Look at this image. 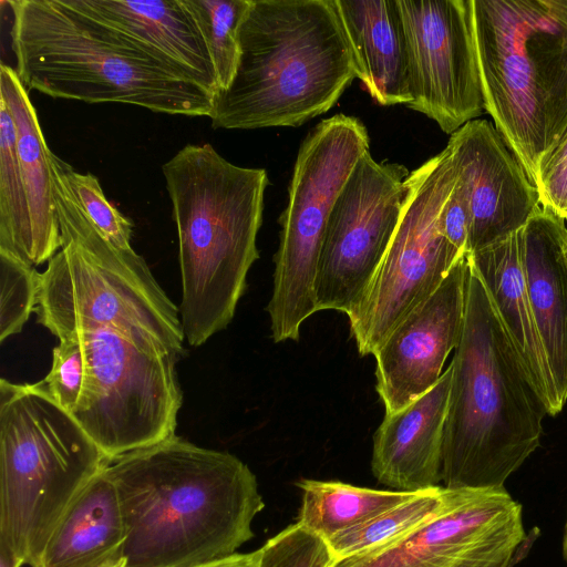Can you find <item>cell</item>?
Instances as JSON below:
<instances>
[{
    "mask_svg": "<svg viewBox=\"0 0 567 567\" xmlns=\"http://www.w3.org/2000/svg\"><path fill=\"white\" fill-rule=\"evenodd\" d=\"M364 124L342 113L320 121L301 142L279 217L274 289L267 311L275 342L298 340L317 312L315 282L331 209L360 157L369 151Z\"/></svg>",
    "mask_w": 567,
    "mask_h": 567,
    "instance_id": "9",
    "label": "cell"
},
{
    "mask_svg": "<svg viewBox=\"0 0 567 567\" xmlns=\"http://www.w3.org/2000/svg\"><path fill=\"white\" fill-rule=\"evenodd\" d=\"M410 172L365 152L327 221L315 282L317 311L350 316L364 299L399 225Z\"/></svg>",
    "mask_w": 567,
    "mask_h": 567,
    "instance_id": "12",
    "label": "cell"
},
{
    "mask_svg": "<svg viewBox=\"0 0 567 567\" xmlns=\"http://www.w3.org/2000/svg\"><path fill=\"white\" fill-rule=\"evenodd\" d=\"M0 254L33 266L32 225L12 115L0 100ZM34 267V266H33Z\"/></svg>",
    "mask_w": 567,
    "mask_h": 567,
    "instance_id": "26",
    "label": "cell"
},
{
    "mask_svg": "<svg viewBox=\"0 0 567 567\" xmlns=\"http://www.w3.org/2000/svg\"><path fill=\"white\" fill-rule=\"evenodd\" d=\"M61 249L41 272L38 322L61 339L73 331L110 328L150 349L184 355L179 309L134 249L111 244L80 208L64 161L49 152Z\"/></svg>",
    "mask_w": 567,
    "mask_h": 567,
    "instance_id": "6",
    "label": "cell"
},
{
    "mask_svg": "<svg viewBox=\"0 0 567 567\" xmlns=\"http://www.w3.org/2000/svg\"><path fill=\"white\" fill-rule=\"evenodd\" d=\"M447 145L467 190V254L520 230L542 207L537 188L492 122L466 123Z\"/></svg>",
    "mask_w": 567,
    "mask_h": 567,
    "instance_id": "16",
    "label": "cell"
},
{
    "mask_svg": "<svg viewBox=\"0 0 567 567\" xmlns=\"http://www.w3.org/2000/svg\"><path fill=\"white\" fill-rule=\"evenodd\" d=\"M520 234L532 311L564 408L567 401V223L540 207Z\"/></svg>",
    "mask_w": 567,
    "mask_h": 567,
    "instance_id": "19",
    "label": "cell"
},
{
    "mask_svg": "<svg viewBox=\"0 0 567 567\" xmlns=\"http://www.w3.org/2000/svg\"><path fill=\"white\" fill-rule=\"evenodd\" d=\"M215 95L214 64L186 0H70Z\"/></svg>",
    "mask_w": 567,
    "mask_h": 567,
    "instance_id": "18",
    "label": "cell"
},
{
    "mask_svg": "<svg viewBox=\"0 0 567 567\" xmlns=\"http://www.w3.org/2000/svg\"><path fill=\"white\" fill-rule=\"evenodd\" d=\"M52 351V364L41 380L53 400L70 414L75 409L83 386L85 359L75 332L61 339Z\"/></svg>",
    "mask_w": 567,
    "mask_h": 567,
    "instance_id": "31",
    "label": "cell"
},
{
    "mask_svg": "<svg viewBox=\"0 0 567 567\" xmlns=\"http://www.w3.org/2000/svg\"><path fill=\"white\" fill-rule=\"evenodd\" d=\"M539 532H525L523 506L505 487L461 488L442 514L409 535L334 567H514Z\"/></svg>",
    "mask_w": 567,
    "mask_h": 567,
    "instance_id": "13",
    "label": "cell"
},
{
    "mask_svg": "<svg viewBox=\"0 0 567 567\" xmlns=\"http://www.w3.org/2000/svg\"><path fill=\"white\" fill-rule=\"evenodd\" d=\"M64 171L76 202L91 224L115 247L128 250L133 223L105 197L99 178L91 173L75 172L64 163Z\"/></svg>",
    "mask_w": 567,
    "mask_h": 567,
    "instance_id": "29",
    "label": "cell"
},
{
    "mask_svg": "<svg viewBox=\"0 0 567 567\" xmlns=\"http://www.w3.org/2000/svg\"><path fill=\"white\" fill-rule=\"evenodd\" d=\"M468 272L467 254L440 287L414 308L373 354L377 391L385 413L395 412L432 389L461 340Z\"/></svg>",
    "mask_w": 567,
    "mask_h": 567,
    "instance_id": "15",
    "label": "cell"
},
{
    "mask_svg": "<svg viewBox=\"0 0 567 567\" xmlns=\"http://www.w3.org/2000/svg\"><path fill=\"white\" fill-rule=\"evenodd\" d=\"M451 365L443 486L505 487L539 446L548 410L470 259L464 326Z\"/></svg>",
    "mask_w": 567,
    "mask_h": 567,
    "instance_id": "2",
    "label": "cell"
},
{
    "mask_svg": "<svg viewBox=\"0 0 567 567\" xmlns=\"http://www.w3.org/2000/svg\"><path fill=\"white\" fill-rule=\"evenodd\" d=\"M337 563L328 542L296 522L259 548L257 567H334Z\"/></svg>",
    "mask_w": 567,
    "mask_h": 567,
    "instance_id": "30",
    "label": "cell"
},
{
    "mask_svg": "<svg viewBox=\"0 0 567 567\" xmlns=\"http://www.w3.org/2000/svg\"><path fill=\"white\" fill-rule=\"evenodd\" d=\"M355 78L382 106L411 102L404 29L396 0H334Z\"/></svg>",
    "mask_w": 567,
    "mask_h": 567,
    "instance_id": "21",
    "label": "cell"
},
{
    "mask_svg": "<svg viewBox=\"0 0 567 567\" xmlns=\"http://www.w3.org/2000/svg\"><path fill=\"white\" fill-rule=\"evenodd\" d=\"M23 561L7 546L0 544V567H21Z\"/></svg>",
    "mask_w": 567,
    "mask_h": 567,
    "instance_id": "35",
    "label": "cell"
},
{
    "mask_svg": "<svg viewBox=\"0 0 567 567\" xmlns=\"http://www.w3.org/2000/svg\"><path fill=\"white\" fill-rule=\"evenodd\" d=\"M0 100L16 127L17 150L28 196L33 240V266L49 261L62 246L49 147L35 107L16 70L0 65Z\"/></svg>",
    "mask_w": 567,
    "mask_h": 567,
    "instance_id": "23",
    "label": "cell"
},
{
    "mask_svg": "<svg viewBox=\"0 0 567 567\" xmlns=\"http://www.w3.org/2000/svg\"><path fill=\"white\" fill-rule=\"evenodd\" d=\"M41 272L0 254V342L22 331L38 305Z\"/></svg>",
    "mask_w": 567,
    "mask_h": 567,
    "instance_id": "28",
    "label": "cell"
},
{
    "mask_svg": "<svg viewBox=\"0 0 567 567\" xmlns=\"http://www.w3.org/2000/svg\"><path fill=\"white\" fill-rule=\"evenodd\" d=\"M461 488L435 486L415 492L406 501L338 534L328 542L338 561L385 547L445 512Z\"/></svg>",
    "mask_w": 567,
    "mask_h": 567,
    "instance_id": "25",
    "label": "cell"
},
{
    "mask_svg": "<svg viewBox=\"0 0 567 567\" xmlns=\"http://www.w3.org/2000/svg\"><path fill=\"white\" fill-rule=\"evenodd\" d=\"M452 365L403 409L385 413L373 436L371 468L379 483L401 492L440 486Z\"/></svg>",
    "mask_w": 567,
    "mask_h": 567,
    "instance_id": "17",
    "label": "cell"
},
{
    "mask_svg": "<svg viewBox=\"0 0 567 567\" xmlns=\"http://www.w3.org/2000/svg\"><path fill=\"white\" fill-rule=\"evenodd\" d=\"M471 225L467 190L460 174L456 183L445 200L440 216V230L446 240L462 254H467Z\"/></svg>",
    "mask_w": 567,
    "mask_h": 567,
    "instance_id": "33",
    "label": "cell"
},
{
    "mask_svg": "<svg viewBox=\"0 0 567 567\" xmlns=\"http://www.w3.org/2000/svg\"><path fill=\"white\" fill-rule=\"evenodd\" d=\"M458 171L446 145L408 177L399 225L359 307L348 316L361 355L374 354L394 328L442 284L456 260L439 226Z\"/></svg>",
    "mask_w": 567,
    "mask_h": 567,
    "instance_id": "11",
    "label": "cell"
},
{
    "mask_svg": "<svg viewBox=\"0 0 567 567\" xmlns=\"http://www.w3.org/2000/svg\"><path fill=\"white\" fill-rule=\"evenodd\" d=\"M535 187L542 207L567 221V130L540 167Z\"/></svg>",
    "mask_w": 567,
    "mask_h": 567,
    "instance_id": "32",
    "label": "cell"
},
{
    "mask_svg": "<svg viewBox=\"0 0 567 567\" xmlns=\"http://www.w3.org/2000/svg\"><path fill=\"white\" fill-rule=\"evenodd\" d=\"M563 556H564L565 563L567 565V515H566V522H565L564 535H563Z\"/></svg>",
    "mask_w": 567,
    "mask_h": 567,
    "instance_id": "36",
    "label": "cell"
},
{
    "mask_svg": "<svg viewBox=\"0 0 567 567\" xmlns=\"http://www.w3.org/2000/svg\"><path fill=\"white\" fill-rule=\"evenodd\" d=\"M11 48L25 87L56 99L117 102L208 116L215 94L70 0H10Z\"/></svg>",
    "mask_w": 567,
    "mask_h": 567,
    "instance_id": "5",
    "label": "cell"
},
{
    "mask_svg": "<svg viewBox=\"0 0 567 567\" xmlns=\"http://www.w3.org/2000/svg\"><path fill=\"white\" fill-rule=\"evenodd\" d=\"M485 112L535 185L567 130V0H470Z\"/></svg>",
    "mask_w": 567,
    "mask_h": 567,
    "instance_id": "7",
    "label": "cell"
},
{
    "mask_svg": "<svg viewBox=\"0 0 567 567\" xmlns=\"http://www.w3.org/2000/svg\"><path fill=\"white\" fill-rule=\"evenodd\" d=\"M567 223V221H566Z\"/></svg>",
    "mask_w": 567,
    "mask_h": 567,
    "instance_id": "37",
    "label": "cell"
},
{
    "mask_svg": "<svg viewBox=\"0 0 567 567\" xmlns=\"http://www.w3.org/2000/svg\"><path fill=\"white\" fill-rule=\"evenodd\" d=\"M297 523L329 540L406 501L415 492L377 489L338 481L302 478Z\"/></svg>",
    "mask_w": 567,
    "mask_h": 567,
    "instance_id": "24",
    "label": "cell"
},
{
    "mask_svg": "<svg viewBox=\"0 0 567 567\" xmlns=\"http://www.w3.org/2000/svg\"><path fill=\"white\" fill-rule=\"evenodd\" d=\"M186 1L209 51L216 72L218 92L224 91L230 85L236 74L240 56L239 28L251 0Z\"/></svg>",
    "mask_w": 567,
    "mask_h": 567,
    "instance_id": "27",
    "label": "cell"
},
{
    "mask_svg": "<svg viewBox=\"0 0 567 567\" xmlns=\"http://www.w3.org/2000/svg\"><path fill=\"white\" fill-rule=\"evenodd\" d=\"M73 332L82 344L85 373L71 415L101 451L112 460L176 435L183 393L175 367L181 358L115 329Z\"/></svg>",
    "mask_w": 567,
    "mask_h": 567,
    "instance_id": "10",
    "label": "cell"
},
{
    "mask_svg": "<svg viewBox=\"0 0 567 567\" xmlns=\"http://www.w3.org/2000/svg\"><path fill=\"white\" fill-rule=\"evenodd\" d=\"M125 528L126 567H192L236 553L254 537L265 503L235 455L174 435L112 458Z\"/></svg>",
    "mask_w": 567,
    "mask_h": 567,
    "instance_id": "1",
    "label": "cell"
},
{
    "mask_svg": "<svg viewBox=\"0 0 567 567\" xmlns=\"http://www.w3.org/2000/svg\"><path fill=\"white\" fill-rule=\"evenodd\" d=\"M240 56L218 92L213 128L300 126L327 113L355 78L334 0H251Z\"/></svg>",
    "mask_w": 567,
    "mask_h": 567,
    "instance_id": "4",
    "label": "cell"
},
{
    "mask_svg": "<svg viewBox=\"0 0 567 567\" xmlns=\"http://www.w3.org/2000/svg\"><path fill=\"white\" fill-rule=\"evenodd\" d=\"M111 460L42 381H0V544L38 567L58 520Z\"/></svg>",
    "mask_w": 567,
    "mask_h": 567,
    "instance_id": "8",
    "label": "cell"
},
{
    "mask_svg": "<svg viewBox=\"0 0 567 567\" xmlns=\"http://www.w3.org/2000/svg\"><path fill=\"white\" fill-rule=\"evenodd\" d=\"M172 202L182 277L185 341L204 344L231 321L259 258L264 168L235 165L209 143L187 144L162 166Z\"/></svg>",
    "mask_w": 567,
    "mask_h": 567,
    "instance_id": "3",
    "label": "cell"
},
{
    "mask_svg": "<svg viewBox=\"0 0 567 567\" xmlns=\"http://www.w3.org/2000/svg\"><path fill=\"white\" fill-rule=\"evenodd\" d=\"M125 537L116 489L102 470L58 520L38 567H126Z\"/></svg>",
    "mask_w": 567,
    "mask_h": 567,
    "instance_id": "22",
    "label": "cell"
},
{
    "mask_svg": "<svg viewBox=\"0 0 567 567\" xmlns=\"http://www.w3.org/2000/svg\"><path fill=\"white\" fill-rule=\"evenodd\" d=\"M467 257L486 287L520 362L544 400L548 413L558 414L563 406L532 311L520 230L467 254Z\"/></svg>",
    "mask_w": 567,
    "mask_h": 567,
    "instance_id": "20",
    "label": "cell"
},
{
    "mask_svg": "<svg viewBox=\"0 0 567 567\" xmlns=\"http://www.w3.org/2000/svg\"><path fill=\"white\" fill-rule=\"evenodd\" d=\"M408 54L406 105L452 135L485 112L470 0H396Z\"/></svg>",
    "mask_w": 567,
    "mask_h": 567,
    "instance_id": "14",
    "label": "cell"
},
{
    "mask_svg": "<svg viewBox=\"0 0 567 567\" xmlns=\"http://www.w3.org/2000/svg\"><path fill=\"white\" fill-rule=\"evenodd\" d=\"M258 563L259 548L250 553H235L233 555L192 567H257Z\"/></svg>",
    "mask_w": 567,
    "mask_h": 567,
    "instance_id": "34",
    "label": "cell"
}]
</instances>
